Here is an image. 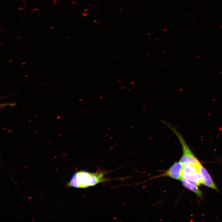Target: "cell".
<instances>
[{"mask_svg": "<svg viewBox=\"0 0 222 222\" xmlns=\"http://www.w3.org/2000/svg\"><path fill=\"white\" fill-rule=\"evenodd\" d=\"M105 173L101 171L94 173L84 171H78L73 175L67 184V187L85 188L94 186L106 180L105 177Z\"/></svg>", "mask_w": 222, "mask_h": 222, "instance_id": "obj_1", "label": "cell"}, {"mask_svg": "<svg viewBox=\"0 0 222 222\" xmlns=\"http://www.w3.org/2000/svg\"><path fill=\"white\" fill-rule=\"evenodd\" d=\"M162 122L174 132L180 143L182 148L183 155L179 161L184 166L192 165L198 166L200 163L194 155L181 134L168 123L164 121H162Z\"/></svg>", "mask_w": 222, "mask_h": 222, "instance_id": "obj_2", "label": "cell"}, {"mask_svg": "<svg viewBox=\"0 0 222 222\" xmlns=\"http://www.w3.org/2000/svg\"><path fill=\"white\" fill-rule=\"evenodd\" d=\"M182 177L189 182L196 186L203 183V178L198 166L188 165L184 166Z\"/></svg>", "mask_w": 222, "mask_h": 222, "instance_id": "obj_3", "label": "cell"}, {"mask_svg": "<svg viewBox=\"0 0 222 222\" xmlns=\"http://www.w3.org/2000/svg\"><path fill=\"white\" fill-rule=\"evenodd\" d=\"M184 165L180 162H175L164 173V175L176 180H181L182 177V171Z\"/></svg>", "mask_w": 222, "mask_h": 222, "instance_id": "obj_4", "label": "cell"}, {"mask_svg": "<svg viewBox=\"0 0 222 222\" xmlns=\"http://www.w3.org/2000/svg\"><path fill=\"white\" fill-rule=\"evenodd\" d=\"M198 167L202 177L203 183L205 186L217 190V187L210 175L201 163L199 165Z\"/></svg>", "mask_w": 222, "mask_h": 222, "instance_id": "obj_5", "label": "cell"}, {"mask_svg": "<svg viewBox=\"0 0 222 222\" xmlns=\"http://www.w3.org/2000/svg\"><path fill=\"white\" fill-rule=\"evenodd\" d=\"M180 180L184 187L194 192L199 196H201L202 192L196 185L189 182L183 178Z\"/></svg>", "mask_w": 222, "mask_h": 222, "instance_id": "obj_6", "label": "cell"}]
</instances>
